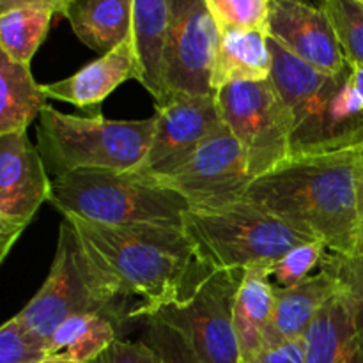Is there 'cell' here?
I'll list each match as a JSON object with an SVG mask.
<instances>
[{
  "label": "cell",
  "instance_id": "obj_22",
  "mask_svg": "<svg viewBox=\"0 0 363 363\" xmlns=\"http://www.w3.org/2000/svg\"><path fill=\"white\" fill-rule=\"evenodd\" d=\"M45 85L34 80L30 64L16 62L0 52V135L27 131L46 106Z\"/></svg>",
  "mask_w": 363,
  "mask_h": 363
},
{
  "label": "cell",
  "instance_id": "obj_10",
  "mask_svg": "<svg viewBox=\"0 0 363 363\" xmlns=\"http://www.w3.org/2000/svg\"><path fill=\"white\" fill-rule=\"evenodd\" d=\"M89 312L103 314V308L92 291L80 238L74 227L64 218L59 227L55 257L48 277L16 318L50 342L55 330L67 318Z\"/></svg>",
  "mask_w": 363,
  "mask_h": 363
},
{
  "label": "cell",
  "instance_id": "obj_34",
  "mask_svg": "<svg viewBox=\"0 0 363 363\" xmlns=\"http://www.w3.org/2000/svg\"><path fill=\"white\" fill-rule=\"evenodd\" d=\"M357 255H363V188H362V201H360V225H358V243H357V252H354V257Z\"/></svg>",
  "mask_w": 363,
  "mask_h": 363
},
{
  "label": "cell",
  "instance_id": "obj_19",
  "mask_svg": "<svg viewBox=\"0 0 363 363\" xmlns=\"http://www.w3.org/2000/svg\"><path fill=\"white\" fill-rule=\"evenodd\" d=\"M275 308V287L269 282L268 262L243 269V279L234 300L240 360L257 354L264 346V337Z\"/></svg>",
  "mask_w": 363,
  "mask_h": 363
},
{
  "label": "cell",
  "instance_id": "obj_23",
  "mask_svg": "<svg viewBox=\"0 0 363 363\" xmlns=\"http://www.w3.org/2000/svg\"><path fill=\"white\" fill-rule=\"evenodd\" d=\"M119 339V326L105 314L89 312L67 318L50 339V354H66L92 363Z\"/></svg>",
  "mask_w": 363,
  "mask_h": 363
},
{
  "label": "cell",
  "instance_id": "obj_15",
  "mask_svg": "<svg viewBox=\"0 0 363 363\" xmlns=\"http://www.w3.org/2000/svg\"><path fill=\"white\" fill-rule=\"evenodd\" d=\"M140 77L133 39L121 43L105 55L89 62L64 80L45 85L50 99L69 103L78 108H98L117 87Z\"/></svg>",
  "mask_w": 363,
  "mask_h": 363
},
{
  "label": "cell",
  "instance_id": "obj_28",
  "mask_svg": "<svg viewBox=\"0 0 363 363\" xmlns=\"http://www.w3.org/2000/svg\"><path fill=\"white\" fill-rule=\"evenodd\" d=\"M269 2L272 0H206L220 30L268 32Z\"/></svg>",
  "mask_w": 363,
  "mask_h": 363
},
{
  "label": "cell",
  "instance_id": "obj_30",
  "mask_svg": "<svg viewBox=\"0 0 363 363\" xmlns=\"http://www.w3.org/2000/svg\"><path fill=\"white\" fill-rule=\"evenodd\" d=\"M145 342L158 353L162 363H202L179 333L156 319H147Z\"/></svg>",
  "mask_w": 363,
  "mask_h": 363
},
{
  "label": "cell",
  "instance_id": "obj_4",
  "mask_svg": "<svg viewBox=\"0 0 363 363\" xmlns=\"http://www.w3.org/2000/svg\"><path fill=\"white\" fill-rule=\"evenodd\" d=\"M50 204L60 215L112 227L184 229L190 204L135 170H77L52 179Z\"/></svg>",
  "mask_w": 363,
  "mask_h": 363
},
{
  "label": "cell",
  "instance_id": "obj_1",
  "mask_svg": "<svg viewBox=\"0 0 363 363\" xmlns=\"http://www.w3.org/2000/svg\"><path fill=\"white\" fill-rule=\"evenodd\" d=\"M64 218L74 227L84 248L91 286L117 326L149 319L160 307L183 300L202 266L194 241L174 227H112L78 216ZM208 272V269H206Z\"/></svg>",
  "mask_w": 363,
  "mask_h": 363
},
{
  "label": "cell",
  "instance_id": "obj_6",
  "mask_svg": "<svg viewBox=\"0 0 363 363\" xmlns=\"http://www.w3.org/2000/svg\"><path fill=\"white\" fill-rule=\"evenodd\" d=\"M184 233L194 241L208 272H243L277 261L312 240L245 199L220 208L190 209L184 215Z\"/></svg>",
  "mask_w": 363,
  "mask_h": 363
},
{
  "label": "cell",
  "instance_id": "obj_2",
  "mask_svg": "<svg viewBox=\"0 0 363 363\" xmlns=\"http://www.w3.org/2000/svg\"><path fill=\"white\" fill-rule=\"evenodd\" d=\"M363 188V144L319 155H293L255 177L245 201L328 252L354 257Z\"/></svg>",
  "mask_w": 363,
  "mask_h": 363
},
{
  "label": "cell",
  "instance_id": "obj_32",
  "mask_svg": "<svg viewBox=\"0 0 363 363\" xmlns=\"http://www.w3.org/2000/svg\"><path fill=\"white\" fill-rule=\"evenodd\" d=\"M240 363H305V342L303 339H300L268 347L259 351L254 357L243 358Z\"/></svg>",
  "mask_w": 363,
  "mask_h": 363
},
{
  "label": "cell",
  "instance_id": "obj_20",
  "mask_svg": "<svg viewBox=\"0 0 363 363\" xmlns=\"http://www.w3.org/2000/svg\"><path fill=\"white\" fill-rule=\"evenodd\" d=\"M64 18L77 38L105 55L133 34V0H69Z\"/></svg>",
  "mask_w": 363,
  "mask_h": 363
},
{
  "label": "cell",
  "instance_id": "obj_35",
  "mask_svg": "<svg viewBox=\"0 0 363 363\" xmlns=\"http://www.w3.org/2000/svg\"><path fill=\"white\" fill-rule=\"evenodd\" d=\"M351 69H353L354 85H357V89L360 91V94L363 98V66H351Z\"/></svg>",
  "mask_w": 363,
  "mask_h": 363
},
{
  "label": "cell",
  "instance_id": "obj_11",
  "mask_svg": "<svg viewBox=\"0 0 363 363\" xmlns=\"http://www.w3.org/2000/svg\"><path fill=\"white\" fill-rule=\"evenodd\" d=\"M155 181L179 194L190 209H202L241 201L254 176L240 142L229 128H223L208 138L184 165L167 176L155 177Z\"/></svg>",
  "mask_w": 363,
  "mask_h": 363
},
{
  "label": "cell",
  "instance_id": "obj_16",
  "mask_svg": "<svg viewBox=\"0 0 363 363\" xmlns=\"http://www.w3.org/2000/svg\"><path fill=\"white\" fill-rule=\"evenodd\" d=\"M339 287L340 282L335 273L321 262V269L312 273L298 286L275 289V308L262 350L303 339L315 315L339 291Z\"/></svg>",
  "mask_w": 363,
  "mask_h": 363
},
{
  "label": "cell",
  "instance_id": "obj_13",
  "mask_svg": "<svg viewBox=\"0 0 363 363\" xmlns=\"http://www.w3.org/2000/svg\"><path fill=\"white\" fill-rule=\"evenodd\" d=\"M155 106V137L147 156L135 170L152 179L179 169L208 138L227 128L216 96L172 94Z\"/></svg>",
  "mask_w": 363,
  "mask_h": 363
},
{
  "label": "cell",
  "instance_id": "obj_31",
  "mask_svg": "<svg viewBox=\"0 0 363 363\" xmlns=\"http://www.w3.org/2000/svg\"><path fill=\"white\" fill-rule=\"evenodd\" d=\"M92 363H162V360L145 340L130 342V340L117 339Z\"/></svg>",
  "mask_w": 363,
  "mask_h": 363
},
{
  "label": "cell",
  "instance_id": "obj_5",
  "mask_svg": "<svg viewBox=\"0 0 363 363\" xmlns=\"http://www.w3.org/2000/svg\"><path fill=\"white\" fill-rule=\"evenodd\" d=\"M156 116L112 121L101 113L71 116L46 105L35 128L38 149L53 177L77 170H137L155 137Z\"/></svg>",
  "mask_w": 363,
  "mask_h": 363
},
{
  "label": "cell",
  "instance_id": "obj_24",
  "mask_svg": "<svg viewBox=\"0 0 363 363\" xmlns=\"http://www.w3.org/2000/svg\"><path fill=\"white\" fill-rule=\"evenodd\" d=\"M53 11L16 7L0 13V52L16 62L30 64L50 30Z\"/></svg>",
  "mask_w": 363,
  "mask_h": 363
},
{
  "label": "cell",
  "instance_id": "obj_37",
  "mask_svg": "<svg viewBox=\"0 0 363 363\" xmlns=\"http://www.w3.org/2000/svg\"><path fill=\"white\" fill-rule=\"evenodd\" d=\"M358 2H362V4H363V0H358Z\"/></svg>",
  "mask_w": 363,
  "mask_h": 363
},
{
  "label": "cell",
  "instance_id": "obj_26",
  "mask_svg": "<svg viewBox=\"0 0 363 363\" xmlns=\"http://www.w3.org/2000/svg\"><path fill=\"white\" fill-rule=\"evenodd\" d=\"M350 66H363V4L358 0H321Z\"/></svg>",
  "mask_w": 363,
  "mask_h": 363
},
{
  "label": "cell",
  "instance_id": "obj_8",
  "mask_svg": "<svg viewBox=\"0 0 363 363\" xmlns=\"http://www.w3.org/2000/svg\"><path fill=\"white\" fill-rule=\"evenodd\" d=\"M216 101L254 179L289 158L293 121L272 78L225 85L216 91Z\"/></svg>",
  "mask_w": 363,
  "mask_h": 363
},
{
  "label": "cell",
  "instance_id": "obj_27",
  "mask_svg": "<svg viewBox=\"0 0 363 363\" xmlns=\"http://www.w3.org/2000/svg\"><path fill=\"white\" fill-rule=\"evenodd\" d=\"M50 357V342L14 315L0 328V363H41Z\"/></svg>",
  "mask_w": 363,
  "mask_h": 363
},
{
  "label": "cell",
  "instance_id": "obj_12",
  "mask_svg": "<svg viewBox=\"0 0 363 363\" xmlns=\"http://www.w3.org/2000/svg\"><path fill=\"white\" fill-rule=\"evenodd\" d=\"M52 197V179L27 131L0 135V261Z\"/></svg>",
  "mask_w": 363,
  "mask_h": 363
},
{
  "label": "cell",
  "instance_id": "obj_7",
  "mask_svg": "<svg viewBox=\"0 0 363 363\" xmlns=\"http://www.w3.org/2000/svg\"><path fill=\"white\" fill-rule=\"evenodd\" d=\"M241 269L208 272L186 298L160 307L149 319L170 326L202 363H240L234 300Z\"/></svg>",
  "mask_w": 363,
  "mask_h": 363
},
{
  "label": "cell",
  "instance_id": "obj_21",
  "mask_svg": "<svg viewBox=\"0 0 363 363\" xmlns=\"http://www.w3.org/2000/svg\"><path fill=\"white\" fill-rule=\"evenodd\" d=\"M264 30H223L211 74L213 91L238 82H264L272 78L273 57Z\"/></svg>",
  "mask_w": 363,
  "mask_h": 363
},
{
  "label": "cell",
  "instance_id": "obj_14",
  "mask_svg": "<svg viewBox=\"0 0 363 363\" xmlns=\"http://www.w3.org/2000/svg\"><path fill=\"white\" fill-rule=\"evenodd\" d=\"M268 35L323 73L339 74L350 69L328 14L311 0H272Z\"/></svg>",
  "mask_w": 363,
  "mask_h": 363
},
{
  "label": "cell",
  "instance_id": "obj_9",
  "mask_svg": "<svg viewBox=\"0 0 363 363\" xmlns=\"http://www.w3.org/2000/svg\"><path fill=\"white\" fill-rule=\"evenodd\" d=\"M222 30L206 0H170L163 53L167 98L172 94L216 96L211 74Z\"/></svg>",
  "mask_w": 363,
  "mask_h": 363
},
{
  "label": "cell",
  "instance_id": "obj_29",
  "mask_svg": "<svg viewBox=\"0 0 363 363\" xmlns=\"http://www.w3.org/2000/svg\"><path fill=\"white\" fill-rule=\"evenodd\" d=\"M323 262L339 279L340 287H342L347 303H350L357 332L363 342V255L346 257V255L330 252V254H326Z\"/></svg>",
  "mask_w": 363,
  "mask_h": 363
},
{
  "label": "cell",
  "instance_id": "obj_33",
  "mask_svg": "<svg viewBox=\"0 0 363 363\" xmlns=\"http://www.w3.org/2000/svg\"><path fill=\"white\" fill-rule=\"evenodd\" d=\"M67 4L69 0H0V13H7L16 7H43V9H50L64 16Z\"/></svg>",
  "mask_w": 363,
  "mask_h": 363
},
{
  "label": "cell",
  "instance_id": "obj_25",
  "mask_svg": "<svg viewBox=\"0 0 363 363\" xmlns=\"http://www.w3.org/2000/svg\"><path fill=\"white\" fill-rule=\"evenodd\" d=\"M326 252H328V247L321 240H311L307 243L298 245L284 257L268 262L269 282L275 289H289V287L298 286L305 279H308L318 266H321Z\"/></svg>",
  "mask_w": 363,
  "mask_h": 363
},
{
  "label": "cell",
  "instance_id": "obj_17",
  "mask_svg": "<svg viewBox=\"0 0 363 363\" xmlns=\"http://www.w3.org/2000/svg\"><path fill=\"white\" fill-rule=\"evenodd\" d=\"M305 363H363V342L339 287L303 335Z\"/></svg>",
  "mask_w": 363,
  "mask_h": 363
},
{
  "label": "cell",
  "instance_id": "obj_36",
  "mask_svg": "<svg viewBox=\"0 0 363 363\" xmlns=\"http://www.w3.org/2000/svg\"><path fill=\"white\" fill-rule=\"evenodd\" d=\"M41 363H80L73 358L66 357V354H50L48 358H45Z\"/></svg>",
  "mask_w": 363,
  "mask_h": 363
},
{
  "label": "cell",
  "instance_id": "obj_18",
  "mask_svg": "<svg viewBox=\"0 0 363 363\" xmlns=\"http://www.w3.org/2000/svg\"><path fill=\"white\" fill-rule=\"evenodd\" d=\"M170 0H133V39L137 50L138 84L155 98V105L167 99L163 82V53L169 30Z\"/></svg>",
  "mask_w": 363,
  "mask_h": 363
},
{
  "label": "cell",
  "instance_id": "obj_3",
  "mask_svg": "<svg viewBox=\"0 0 363 363\" xmlns=\"http://www.w3.org/2000/svg\"><path fill=\"white\" fill-rule=\"evenodd\" d=\"M272 82L291 121V156L363 144V98L353 69L330 74L303 62L269 38Z\"/></svg>",
  "mask_w": 363,
  "mask_h": 363
}]
</instances>
